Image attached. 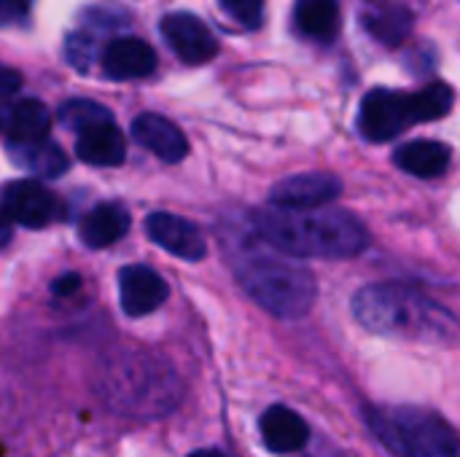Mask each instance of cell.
<instances>
[{"label":"cell","mask_w":460,"mask_h":457,"mask_svg":"<svg viewBox=\"0 0 460 457\" xmlns=\"http://www.w3.org/2000/svg\"><path fill=\"white\" fill-rule=\"evenodd\" d=\"M356 321L380 337L420 345L460 342V321L437 299L402 283H372L353 296Z\"/></svg>","instance_id":"7a4b0ae2"},{"label":"cell","mask_w":460,"mask_h":457,"mask_svg":"<svg viewBox=\"0 0 460 457\" xmlns=\"http://www.w3.org/2000/svg\"><path fill=\"white\" fill-rule=\"evenodd\" d=\"M189 457H226L224 453H218V450H197V453H191Z\"/></svg>","instance_id":"f546056e"},{"label":"cell","mask_w":460,"mask_h":457,"mask_svg":"<svg viewBox=\"0 0 460 457\" xmlns=\"http://www.w3.org/2000/svg\"><path fill=\"white\" fill-rule=\"evenodd\" d=\"M221 5L232 19L251 30H256L264 19V0H221Z\"/></svg>","instance_id":"cb8c5ba5"},{"label":"cell","mask_w":460,"mask_h":457,"mask_svg":"<svg viewBox=\"0 0 460 457\" xmlns=\"http://www.w3.org/2000/svg\"><path fill=\"white\" fill-rule=\"evenodd\" d=\"M367 417L377 439L399 457H460V436L431 409H369Z\"/></svg>","instance_id":"277c9868"},{"label":"cell","mask_w":460,"mask_h":457,"mask_svg":"<svg viewBox=\"0 0 460 457\" xmlns=\"http://www.w3.org/2000/svg\"><path fill=\"white\" fill-rule=\"evenodd\" d=\"M11 154L19 167L40 178H57L67 170V156L49 137L35 143H11Z\"/></svg>","instance_id":"44dd1931"},{"label":"cell","mask_w":460,"mask_h":457,"mask_svg":"<svg viewBox=\"0 0 460 457\" xmlns=\"http://www.w3.org/2000/svg\"><path fill=\"white\" fill-rule=\"evenodd\" d=\"M75 154L81 162H86L92 167H116L127 156L124 132L113 121H100V124L78 132Z\"/></svg>","instance_id":"2e32d148"},{"label":"cell","mask_w":460,"mask_h":457,"mask_svg":"<svg viewBox=\"0 0 460 457\" xmlns=\"http://www.w3.org/2000/svg\"><path fill=\"white\" fill-rule=\"evenodd\" d=\"M127 229H129V213L121 205L105 202V205H97L81 221L78 232L89 248H108V245H116L127 234Z\"/></svg>","instance_id":"ac0fdd59"},{"label":"cell","mask_w":460,"mask_h":457,"mask_svg":"<svg viewBox=\"0 0 460 457\" xmlns=\"http://www.w3.org/2000/svg\"><path fill=\"white\" fill-rule=\"evenodd\" d=\"M412 121L410 94L391 92V89H372L361 100L358 110V129L372 143H385L402 135Z\"/></svg>","instance_id":"8992f818"},{"label":"cell","mask_w":460,"mask_h":457,"mask_svg":"<svg viewBox=\"0 0 460 457\" xmlns=\"http://www.w3.org/2000/svg\"><path fill=\"white\" fill-rule=\"evenodd\" d=\"M294 22L299 32H305L313 40L329 43L340 32V0H296L294 5Z\"/></svg>","instance_id":"d6986e66"},{"label":"cell","mask_w":460,"mask_h":457,"mask_svg":"<svg viewBox=\"0 0 460 457\" xmlns=\"http://www.w3.org/2000/svg\"><path fill=\"white\" fill-rule=\"evenodd\" d=\"M261 439H264V447L275 455H291V453H299L307 439H310V428L307 423L302 420V415H296L294 409L283 407V404H275L270 407L264 415H261Z\"/></svg>","instance_id":"5bb4252c"},{"label":"cell","mask_w":460,"mask_h":457,"mask_svg":"<svg viewBox=\"0 0 460 457\" xmlns=\"http://www.w3.org/2000/svg\"><path fill=\"white\" fill-rule=\"evenodd\" d=\"M51 116L40 100H19L5 119V135L11 143H35L49 135Z\"/></svg>","instance_id":"ffe728a7"},{"label":"cell","mask_w":460,"mask_h":457,"mask_svg":"<svg viewBox=\"0 0 460 457\" xmlns=\"http://www.w3.org/2000/svg\"><path fill=\"white\" fill-rule=\"evenodd\" d=\"M234 275L243 291L280 321L305 318L318 299V283L310 269L288 261V256L243 253L234 259Z\"/></svg>","instance_id":"3957f363"},{"label":"cell","mask_w":460,"mask_h":457,"mask_svg":"<svg viewBox=\"0 0 460 457\" xmlns=\"http://www.w3.org/2000/svg\"><path fill=\"white\" fill-rule=\"evenodd\" d=\"M59 121L62 127H67L70 132H84L100 121H113L108 108H102L100 102H92V100H70L59 108Z\"/></svg>","instance_id":"603a6c76"},{"label":"cell","mask_w":460,"mask_h":457,"mask_svg":"<svg viewBox=\"0 0 460 457\" xmlns=\"http://www.w3.org/2000/svg\"><path fill=\"white\" fill-rule=\"evenodd\" d=\"M30 11H32V0H0V27L24 22Z\"/></svg>","instance_id":"d4e9b609"},{"label":"cell","mask_w":460,"mask_h":457,"mask_svg":"<svg viewBox=\"0 0 460 457\" xmlns=\"http://www.w3.org/2000/svg\"><path fill=\"white\" fill-rule=\"evenodd\" d=\"M453 89L447 83H429L426 89L410 94V110H412V121H437L445 119L453 108Z\"/></svg>","instance_id":"7402d4cb"},{"label":"cell","mask_w":460,"mask_h":457,"mask_svg":"<svg viewBox=\"0 0 460 457\" xmlns=\"http://www.w3.org/2000/svg\"><path fill=\"white\" fill-rule=\"evenodd\" d=\"M78 286H81V277H78L75 272H67V275H62V277L54 280L51 291H54L57 296H67V294L78 291Z\"/></svg>","instance_id":"83f0119b"},{"label":"cell","mask_w":460,"mask_h":457,"mask_svg":"<svg viewBox=\"0 0 460 457\" xmlns=\"http://www.w3.org/2000/svg\"><path fill=\"white\" fill-rule=\"evenodd\" d=\"M364 30L385 46H399L412 32V11L396 0H367L361 5Z\"/></svg>","instance_id":"9a60e30c"},{"label":"cell","mask_w":460,"mask_h":457,"mask_svg":"<svg viewBox=\"0 0 460 457\" xmlns=\"http://www.w3.org/2000/svg\"><path fill=\"white\" fill-rule=\"evenodd\" d=\"M8 240H11V218L5 210H0V248L8 245Z\"/></svg>","instance_id":"f1b7e54d"},{"label":"cell","mask_w":460,"mask_h":457,"mask_svg":"<svg viewBox=\"0 0 460 457\" xmlns=\"http://www.w3.org/2000/svg\"><path fill=\"white\" fill-rule=\"evenodd\" d=\"M394 162L415 178H439L450 167V148L437 140H412L396 148Z\"/></svg>","instance_id":"e0dca14e"},{"label":"cell","mask_w":460,"mask_h":457,"mask_svg":"<svg viewBox=\"0 0 460 457\" xmlns=\"http://www.w3.org/2000/svg\"><path fill=\"white\" fill-rule=\"evenodd\" d=\"M19 86H22V75L8 70V67H0V100L11 97Z\"/></svg>","instance_id":"4316f807"},{"label":"cell","mask_w":460,"mask_h":457,"mask_svg":"<svg viewBox=\"0 0 460 457\" xmlns=\"http://www.w3.org/2000/svg\"><path fill=\"white\" fill-rule=\"evenodd\" d=\"M342 194V180L329 172H299L272 186L270 202L278 207H323Z\"/></svg>","instance_id":"ba28073f"},{"label":"cell","mask_w":460,"mask_h":457,"mask_svg":"<svg viewBox=\"0 0 460 457\" xmlns=\"http://www.w3.org/2000/svg\"><path fill=\"white\" fill-rule=\"evenodd\" d=\"M162 35L170 48L189 65L210 62L218 54V40L208 30V24L191 13H167L162 19Z\"/></svg>","instance_id":"52a82bcc"},{"label":"cell","mask_w":460,"mask_h":457,"mask_svg":"<svg viewBox=\"0 0 460 457\" xmlns=\"http://www.w3.org/2000/svg\"><path fill=\"white\" fill-rule=\"evenodd\" d=\"M256 237L288 259H353L369 245L367 226L340 207H267L251 215Z\"/></svg>","instance_id":"6da1fadb"},{"label":"cell","mask_w":460,"mask_h":457,"mask_svg":"<svg viewBox=\"0 0 460 457\" xmlns=\"http://www.w3.org/2000/svg\"><path fill=\"white\" fill-rule=\"evenodd\" d=\"M146 232L159 248H164L167 253H172V256H178L183 261H202L205 253H208L202 232L191 221H186L181 215L154 213L146 221Z\"/></svg>","instance_id":"8fae6325"},{"label":"cell","mask_w":460,"mask_h":457,"mask_svg":"<svg viewBox=\"0 0 460 457\" xmlns=\"http://www.w3.org/2000/svg\"><path fill=\"white\" fill-rule=\"evenodd\" d=\"M3 210L24 229H43L57 215V199L38 180H11L3 189Z\"/></svg>","instance_id":"9c48e42d"},{"label":"cell","mask_w":460,"mask_h":457,"mask_svg":"<svg viewBox=\"0 0 460 457\" xmlns=\"http://www.w3.org/2000/svg\"><path fill=\"white\" fill-rule=\"evenodd\" d=\"M89 51H92V46H89L86 38H81V35L67 38V59H70L78 70H86V65H89Z\"/></svg>","instance_id":"484cf974"},{"label":"cell","mask_w":460,"mask_h":457,"mask_svg":"<svg viewBox=\"0 0 460 457\" xmlns=\"http://www.w3.org/2000/svg\"><path fill=\"white\" fill-rule=\"evenodd\" d=\"M132 137L148 148L151 154H156L162 162H181L186 159L189 154V140L186 135L164 116H156V113H143L132 121Z\"/></svg>","instance_id":"4fadbf2b"},{"label":"cell","mask_w":460,"mask_h":457,"mask_svg":"<svg viewBox=\"0 0 460 457\" xmlns=\"http://www.w3.org/2000/svg\"><path fill=\"white\" fill-rule=\"evenodd\" d=\"M170 296L167 283L148 267L135 264L119 272V299L129 318H143L156 312Z\"/></svg>","instance_id":"30bf717a"},{"label":"cell","mask_w":460,"mask_h":457,"mask_svg":"<svg viewBox=\"0 0 460 457\" xmlns=\"http://www.w3.org/2000/svg\"><path fill=\"white\" fill-rule=\"evenodd\" d=\"M156 67V51L140 38H116L102 54V70L111 81L146 78Z\"/></svg>","instance_id":"7c38bea8"},{"label":"cell","mask_w":460,"mask_h":457,"mask_svg":"<svg viewBox=\"0 0 460 457\" xmlns=\"http://www.w3.org/2000/svg\"><path fill=\"white\" fill-rule=\"evenodd\" d=\"M105 401L129 417H159L178 404V380L170 369L151 361L124 364L102 382Z\"/></svg>","instance_id":"5b68a950"}]
</instances>
